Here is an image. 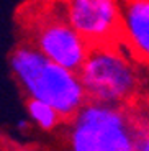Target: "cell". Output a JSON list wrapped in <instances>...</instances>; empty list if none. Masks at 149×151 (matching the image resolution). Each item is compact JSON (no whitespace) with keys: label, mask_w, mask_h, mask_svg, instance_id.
<instances>
[{"label":"cell","mask_w":149,"mask_h":151,"mask_svg":"<svg viewBox=\"0 0 149 151\" xmlns=\"http://www.w3.org/2000/svg\"><path fill=\"white\" fill-rule=\"evenodd\" d=\"M31 45L48 59L72 71L84 64L90 45L84 40L62 13H44L31 27Z\"/></svg>","instance_id":"277c9868"},{"label":"cell","mask_w":149,"mask_h":151,"mask_svg":"<svg viewBox=\"0 0 149 151\" xmlns=\"http://www.w3.org/2000/svg\"><path fill=\"white\" fill-rule=\"evenodd\" d=\"M121 0H64L62 15L90 46L120 41Z\"/></svg>","instance_id":"5b68a950"},{"label":"cell","mask_w":149,"mask_h":151,"mask_svg":"<svg viewBox=\"0 0 149 151\" xmlns=\"http://www.w3.org/2000/svg\"><path fill=\"white\" fill-rule=\"evenodd\" d=\"M67 123L71 151H134L136 148L133 107L87 100Z\"/></svg>","instance_id":"3957f363"},{"label":"cell","mask_w":149,"mask_h":151,"mask_svg":"<svg viewBox=\"0 0 149 151\" xmlns=\"http://www.w3.org/2000/svg\"><path fill=\"white\" fill-rule=\"evenodd\" d=\"M26 112L30 115V120L36 127L44 130V132H51L56 127H59L61 122H64L61 118V115L49 104L36 100V99H28V102H26Z\"/></svg>","instance_id":"52a82bcc"},{"label":"cell","mask_w":149,"mask_h":151,"mask_svg":"<svg viewBox=\"0 0 149 151\" xmlns=\"http://www.w3.org/2000/svg\"><path fill=\"white\" fill-rule=\"evenodd\" d=\"M11 74L28 99L46 102L64 122L87 102L79 71L52 63L33 45H20L8 58Z\"/></svg>","instance_id":"6da1fadb"},{"label":"cell","mask_w":149,"mask_h":151,"mask_svg":"<svg viewBox=\"0 0 149 151\" xmlns=\"http://www.w3.org/2000/svg\"><path fill=\"white\" fill-rule=\"evenodd\" d=\"M134 132H136V148L134 151H149V113L138 112L133 105Z\"/></svg>","instance_id":"ba28073f"},{"label":"cell","mask_w":149,"mask_h":151,"mask_svg":"<svg viewBox=\"0 0 149 151\" xmlns=\"http://www.w3.org/2000/svg\"><path fill=\"white\" fill-rule=\"evenodd\" d=\"M120 41L149 66V0H123Z\"/></svg>","instance_id":"8992f818"},{"label":"cell","mask_w":149,"mask_h":151,"mask_svg":"<svg viewBox=\"0 0 149 151\" xmlns=\"http://www.w3.org/2000/svg\"><path fill=\"white\" fill-rule=\"evenodd\" d=\"M79 76L93 102L133 107L144 89L141 63L121 41L90 46Z\"/></svg>","instance_id":"7a4b0ae2"}]
</instances>
